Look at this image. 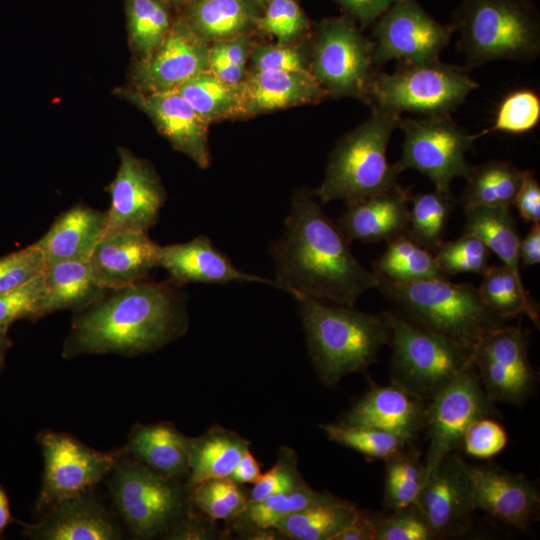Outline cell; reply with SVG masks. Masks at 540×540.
<instances>
[{
    "label": "cell",
    "instance_id": "1",
    "mask_svg": "<svg viewBox=\"0 0 540 540\" xmlns=\"http://www.w3.org/2000/svg\"><path fill=\"white\" fill-rule=\"evenodd\" d=\"M279 289L354 306L377 278L355 258L350 241L312 191H295L282 235L269 247Z\"/></svg>",
    "mask_w": 540,
    "mask_h": 540
},
{
    "label": "cell",
    "instance_id": "2",
    "mask_svg": "<svg viewBox=\"0 0 540 540\" xmlns=\"http://www.w3.org/2000/svg\"><path fill=\"white\" fill-rule=\"evenodd\" d=\"M172 280L148 277L108 291L77 311L64 342L66 359L83 354L113 353L132 357L156 351L188 329L187 297Z\"/></svg>",
    "mask_w": 540,
    "mask_h": 540
},
{
    "label": "cell",
    "instance_id": "3",
    "mask_svg": "<svg viewBox=\"0 0 540 540\" xmlns=\"http://www.w3.org/2000/svg\"><path fill=\"white\" fill-rule=\"evenodd\" d=\"M295 299L311 360L326 385L366 369L389 343L387 311L368 314L354 306H332L309 297Z\"/></svg>",
    "mask_w": 540,
    "mask_h": 540
},
{
    "label": "cell",
    "instance_id": "4",
    "mask_svg": "<svg viewBox=\"0 0 540 540\" xmlns=\"http://www.w3.org/2000/svg\"><path fill=\"white\" fill-rule=\"evenodd\" d=\"M376 278L375 288L394 310L470 350L509 321L491 310L478 287L471 283H454L448 278L396 283L384 277Z\"/></svg>",
    "mask_w": 540,
    "mask_h": 540
},
{
    "label": "cell",
    "instance_id": "5",
    "mask_svg": "<svg viewBox=\"0 0 540 540\" xmlns=\"http://www.w3.org/2000/svg\"><path fill=\"white\" fill-rule=\"evenodd\" d=\"M451 26L470 68L529 62L540 53V15L532 0H460Z\"/></svg>",
    "mask_w": 540,
    "mask_h": 540
},
{
    "label": "cell",
    "instance_id": "6",
    "mask_svg": "<svg viewBox=\"0 0 540 540\" xmlns=\"http://www.w3.org/2000/svg\"><path fill=\"white\" fill-rule=\"evenodd\" d=\"M400 120L397 113L373 107L370 117L336 144L321 185L312 191L322 205L341 200L348 206L398 186L400 173L389 163L387 147Z\"/></svg>",
    "mask_w": 540,
    "mask_h": 540
},
{
    "label": "cell",
    "instance_id": "7",
    "mask_svg": "<svg viewBox=\"0 0 540 540\" xmlns=\"http://www.w3.org/2000/svg\"><path fill=\"white\" fill-rule=\"evenodd\" d=\"M387 312L391 383L428 402L472 364V350L414 323L396 310Z\"/></svg>",
    "mask_w": 540,
    "mask_h": 540
},
{
    "label": "cell",
    "instance_id": "8",
    "mask_svg": "<svg viewBox=\"0 0 540 540\" xmlns=\"http://www.w3.org/2000/svg\"><path fill=\"white\" fill-rule=\"evenodd\" d=\"M478 88L465 68L439 59L401 63L392 73H374L369 100L374 107L397 114L449 115Z\"/></svg>",
    "mask_w": 540,
    "mask_h": 540
},
{
    "label": "cell",
    "instance_id": "9",
    "mask_svg": "<svg viewBox=\"0 0 540 540\" xmlns=\"http://www.w3.org/2000/svg\"><path fill=\"white\" fill-rule=\"evenodd\" d=\"M180 481L167 479L121 450L110 473L109 491L119 515L138 538L168 533L186 514Z\"/></svg>",
    "mask_w": 540,
    "mask_h": 540
},
{
    "label": "cell",
    "instance_id": "10",
    "mask_svg": "<svg viewBox=\"0 0 540 540\" xmlns=\"http://www.w3.org/2000/svg\"><path fill=\"white\" fill-rule=\"evenodd\" d=\"M373 53V40L351 17L326 18L314 33L310 70L327 95L369 100Z\"/></svg>",
    "mask_w": 540,
    "mask_h": 540
},
{
    "label": "cell",
    "instance_id": "11",
    "mask_svg": "<svg viewBox=\"0 0 540 540\" xmlns=\"http://www.w3.org/2000/svg\"><path fill=\"white\" fill-rule=\"evenodd\" d=\"M398 127L404 132L401 158L394 163L398 172L417 170L446 194H452L453 179L468 175L472 166L465 154L484 134L467 132L449 115L401 118Z\"/></svg>",
    "mask_w": 540,
    "mask_h": 540
},
{
    "label": "cell",
    "instance_id": "12",
    "mask_svg": "<svg viewBox=\"0 0 540 540\" xmlns=\"http://www.w3.org/2000/svg\"><path fill=\"white\" fill-rule=\"evenodd\" d=\"M37 442L43 456L42 485L35 504L38 514L52 505L91 490L117 464L121 450L93 449L67 433L42 431Z\"/></svg>",
    "mask_w": 540,
    "mask_h": 540
},
{
    "label": "cell",
    "instance_id": "13",
    "mask_svg": "<svg viewBox=\"0 0 540 540\" xmlns=\"http://www.w3.org/2000/svg\"><path fill=\"white\" fill-rule=\"evenodd\" d=\"M494 414V401L484 390L472 362L427 402L424 480L442 458L460 448L467 428L475 420Z\"/></svg>",
    "mask_w": 540,
    "mask_h": 540
},
{
    "label": "cell",
    "instance_id": "14",
    "mask_svg": "<svg viewBox=\"0 0 540 540\" xmlns=\"http://www.w3.org/2000/svg\"><path fill=\"white\" fill-rule=\"evenodd\" d=\"M372 25L374 64L436 61L454 33L451 24L438 22L417 0H395Z\"/></svg>",
    "mask_w": 540,
    "mask_h": 540
},
{
    "label": "cell",
    "instance_id": "15",
    "mask_svg": "<svg viewBox=\"0 0 540 540\" xmlns=\"http://www.w3.org/2000/svg\"><path fill=\"white\" fill-rule=\"evenodd\" d=\"M529 335L522 325L507 324L473 348L479 379L494 402L522 406L534 392L537 375L529 360Z\"/></svg>",
    "mask_w": 540,
    "mask_h": 540
},
{
    "label": "cell",
    "instance_id": "16",
    "mask_svg": "<svg viewBox=\"0 0 540 540\" xmlns=\"http://www.w3.org/2000/svg\"><path fill=\"white\" fill-rule=\"evenodd\" d=\"M416 505L434 539L466 533L476 510L469 466L455 452L447 454L424 480Z\"/></svg>",
    "mask_w": 540,
    "mask_h": 540
},
{
    "label": "cell",
    "instance_id": "17",
    "mask_svg": "<svg viewBox=\"0 0 540 540\" xmlns=\"http://www.w3.org/2000/svg\"><path fill=\"white\" fill-rule=\"evenodd\" d=\"M118 155L119 168L108 187L111 204L106 211V232H148L166 201L165 188L147 161L126 148H119Z\"/></svg>",
    "mask_w": 540,
    "mask_h": 540
},
{
    "label": "cell",
    "instance_id": "18",
    "mask_svg": "<svg viewBox=\"0 0 540 540\" xmlns=\"http://www.w3.org/2000/svg\"><path fill=\"white\" fill-rule=\"evenodd\" d=\"M208 58L209 45L179 18L161 45L135 64L132 81L136 90L145 93L176 90L208 70Z\"/></svg>",
    "mask_w": 540,
    "mask_h": 540
},
{
    "label": "cell",
    "instance_id": "19",
    "mask_svg": "<svg viewBox=\"0 0 540 540\" xmlns=\"http://www.w3.org/2000/svg\"><path fill=\"white\" fill-rule=\"evenodd\" d=\"M117 94L146 113L176 150L200 168L209 166V124L176 90L145 93L121 89Z\"/></svg>",
    "mask_w": 540,
    "mask_h": 540
},
{
    "label": "cell",
    "instance_id": "20",
    "mask_svg": "<svg viewBox=\"0 0 540 540\" xmlns=\"http://www.w3.org/2000/svg\"><path fill=\"white\" fill-rule=\"evenodd\" d=\"M160 249L147 232H105L88 262L98 284L112 291L147 278L158 267Z\"/></svg>",
    "mask_w": 540,
    "mask_h": 540
},
{
    "label": "cell",
    "instance_id": "21",
    "mask_svg": "<svg viewBox=\"0 0 540 540\" xmlns=\"http://www.w3.org/2000/svg\"><path fill=\"white\" fill-rule=\"evenodd\" d=\"M35 524H24L22 535L35 540H118L123 534L91 490L60 501Z\"/></svg>",
    "mask_w": 540,
    "mask_h": 540
},
{
    "label": "cell",
    "instance_id": "22",
    "mask_svg": "<svg viewBox=\"0 0 540 540\" xmlns=\"http://www.w3.org/2000/svg\"><path fill=\"white\" fill-rule=\"evenodd\" d=\"M474 481L476 509L492 518L526 529L540 503L536 486L524 475L497 466H469Z\"/></svg>",
    "mask_w": 540,
    "mask_h": 540
},
{
    "label": "cell",
    "instance_id": "23",
    "mask_svg": "<svg viewBox=\"0 0 540 540\" xmlns=\"http://www.w3.org/2000/svg\"><path fill=\"white\" fill-rule=\"evenodd\" d=\"M158 267L164 268L170 280L179 286L187 283L259 282L279 289L275 280L241 271L219 251L205 235L161 246Z\"/></svg>",
    "mask_w": 540,
    "mask_h": 540
},
{
    "label": "cell",
    "instance_id": "24",
    "mask_svg": "<svg viewBox=\"0 0 540 540\" xmlns=\"http://www.w3.org/2000/svg\"><path fill=\"white\" fill-rule=\"evenodd\" d=\"M426 407L427 402L393 383L373 386L341 424L378 428L412 442L424 429Z\"/></svg>",
    "mask_w": 540,
    "mask_h": 540
},
{
    "label": "cell",
    "instance_id": "25",
    "mask_svg": "<svg viewBox=\"0 0 540 540\" xmlns=\"http://www.w3.org/2000/svg\"><path fill=\"white\" fill-rule=\"evenodd\" d=\"M239 89L244 116L317 103L327 95L311 70H254Z\"/></svg>",
    "mask_w": 540,
    "mask_h": 540
},
{
    "label": "cell",
    "instance_id": "26",
    "mask_svg": "<svg viewBox=\"0 0 540 540\" xmlns=\"http://www.w3.org/2000/svg\"><path fill=\"white\" fill-rule=\"evenodd\" d=\"M409 197V191L398 185L348 205L337 223L350 242H387L408 229Z\"/></svg>",
    "mask_w": 540,
    "mask_h": 540
},
{
    "label": "cell",
    "instance_id": "27",
    "mask_svg": "<svg viewBox=\"0 0 540 540\" xmlns=\"http://www.w3.org/2000/svg\"><path fill=\"white\" fill-rule=\"evenodd\" d=\"M107 214L86 205H75L59 214L47 232L34 244L41 250L46 266L88 259L106 232Z\"/></svg>",
    "mask_w": 540,
    "mask_h": 540
},
{
    "label": "cell",
    "instance_id": "28",
    "mask_svg": "<svg viewBox=\"0 0 540 540\" xmlns=\"http://www.w3.org/2000/svg\"><path fill=\"white\" fill-rule=\"evenodd\" d=\"M190 438L172 423L136 425L124 450L132 458L161 476L181 481L189 474Z\"/></svg>",
    "mask_w": 540,
    "mask_h": 540
},
{
    "label": "cell",
    "instance_id": "29",
    "mask_svg": "<svg viewBox=\"0 0 540 540\" xmlns=\"http://www.w3.org/2000/svg\"><path fill=\"white\" fill-rule=\"evenodd\" d=\"M184 6L182 20L207 44L250 35L262 13L245 0H189Z\"/></svg>",
    "mask_w": 540,
    "mask_h": 540
},
{
    "label": "cell",
    "instance_id": "30",
    "mask_svg": "<svg viewBox=\"0 0 540 540\" xmlns=\"http://www.w3.org/2000/svg\"><path fill=\"white\" fill-rule=\"evenodd\" d=\"M42 316L57 311L83 310L101 300L108 291L96 281L88 259L67 260L46 266Z\"/></svg>",
    "mask_w": 540,
    "mask_h": 540
},
{
    "label": "cell",
    "instance_id": "31",
    "mask_svg": "<svg viewBox=\"0 0 540 540\" xmlns=\"http://www.w3.org/2000/svg\"><path fill=\"white\" fill-rule=\"evenodd\" d=\"M249 446L247 439L217 425L190 438L186 484L189 490L207 480L230 477Z\"/></svg>",
    "mask_w": 540,
    "mask_h": 540
},
{
    "label": "cell",
    "instance_id": "32",
    "mask_svg": "<svg viewBox=\"0 0 540 540\" xmlns=\"http://www.w3.org/2000/svg\"><path fill=\"white\" fill-rule=\"evenodd\" d=\"M464 233L478 237L523 282L520 271V236L510 207H476L464 210Z\"/></svg>",
    "mask_w": 540,
    "mask_h": 540
},
{
    "label": "cell",
    "instance_id": "33",
    "mask_svg": "<svg viewBox=\"0 0 540 540\" xmlns=\"http://www.w3.org/2000/svg\"><path fill=\"white\" fill-rule=\"evenodd\" d=\"M524 170L514 164L491 160L471 168L460 198L464 210L476 207H510L521 184Z\"/></svg>",
    "mask_w": 540,
    "mask_h": 540
},
{
    "label": "cell",
    "instance_id": "34",
    "mask_svg": "<svg viewBox=\"0 0 540 540\" xmlns=\"http://www.w3.org/2000/svg\"><path fill=\"white\" fill-rule=\"evenodd\" d=\"M360 513L354 504L335 497L285 517L274 529L290 539L333 540Z\"/></svg>",
    "mask_w": 540,
    "mask_h": 540
},
{
    "label": "cell",
    "instance_id": "35",
    "mask_svg": "<svg viewBox=\"0 0 540 540\" xmlns=\"http://www.w3.org/2000/svg\"><path fill=\"white\" fill-rule=\"evenodd\" d=\"M372 272L396 283L448 278L440 271L434 253L418 245L406 233L387 241V248L373 263Z\"/></svg>",
    "mask_w": 540,
    "mask_h": 540
},
{
    "label": "cell",
    "instance_id": "36",
    "mask_svg": "<svg viewBox=\"0 0 540 540\" xmlns=\"http://www.w3.org/2000/svg\"><path fill=\"white\" fill-rule=\"evenodd\" d=\"M176 91L208 124L244 116L239 85L223 82L211 71H203Z\"/></svg>",
    "mask_w": 540,
    "mask_h": 540
},
{
    "label": "cell",
    "instance_id": "37",
    "mask_svg": "<svg viewBox=\"0 0 540 540\" xmlns=\"http://www.w3.org/2000/svg\"><path fill=\"white\" fill-rule=\"evenodd\" d=\"M478 290L484 303L498 315L510 320L525 314L539 327L538 304L505 265L489 266Z\"/></svg>",
    "mask_w": 540,
    "mask_h": 540
},
{
    "label": "cell",
    "instance_id": "38",
    "mask_svg": "<svg viewBox=\"0 0 540 540\" xmlns=\"http://www.w3.org/2000/svg\"><path fill=\"white\" fill-rule=\"evenodd\" d=\"M456 203L452 194L436 189L410 194L406 234L418 245L434 253L443 241L448 219Z\"/></svg>",
    "mask_w": 540,
    "mask_h": 540
},
{
    "label": "cell",
    "instance_id": "39",
    "mask_svg": "<svg viewBox=\"0 0 540 540\" xmlns=\"http://www.w3.org/2000/svg\"><path fill=\"white\" fill-rule=\"evenodd\" d=\"M386 462L383 504L392 511L416 503L424 484L425 468L410 445Z\"/></svg>",
    "mask_w": 540,
    "mask_h": 540
},
{
    "label": "cell",
    "instance_id": "40",
    "mask_svg": "<svg viewBox=\"0 0 540 540\" xmlns=\"http://www.w3.org/2000/svg\"><path fill=\"white\" fill-rule=\"evenodd\" d=\"M333 498L335 496L328 492H318L307 486L257 501L248 500L245 509L236 518L252 529L264 531L275 528L282 519L293 513Z\"/></svg>",
    "mask_w": 540,
    "mask_h": 540
},
{
    "label": "cell",
    "instance_id": "41",
    "mask_svg": "<svg viewBox=\"0 0 540 540\" xmlns=\"http://www.w3.org/2000/svg\"><path fill=\"white\" fill-rule=\"evenodd\" d=\"M125 11L132 47L141 58L150 55L171 28L169 6L161 0H126Z\"/></svg>",
    "mask_w": 540,
    "mask_h": 540
},
{
    "label": "cell",
    "instance_id": "42",
    "mask_svg": "<svg viewBox=\"0 0 540 540\" xmlns=\"http://www.w3.org/2000/svg\"><path fill=\"white\" fill-rule=\"evenodd\" d=\"M327 437L361 453L370 460L386 461L402 451L411 442L388 431L366 426H348L341 423L320 426Z\"/></svg>",
    "mask_w": 540,
    "mask_h": 540
},
{
    "label": "cell",
    "instance_id": "43",
    "mask_svg": "<svg viewBox=\"0 0 540 540\" xmlns=\"http://www.w3.org/2000/svg\"><path fill=\"white\" fill-rule=\"evenodd\" d=\"M190 502L213 520H229L239 516L247 497L231 478L211 479L190 489Z\"/></svg>",
    "mask_w": 540,
    "mask_h": 540
},
{
    "label": "cell",
    "instance_id": "44",
    "mask_svg": "<svg viewBox=\"0 0 540 540\" xmlns=\"http://www.w3.org/2000/svg\"><path fill=\"white\" fill-rule=\"evenodd\" d=\"M491 254L478 237L464 232L455 240H443L434 252L436 263L446 277L460 273L482 276L489 267Z\"/></svg>",
    "mask_w": 540,
    "mask_h": 540
},
{
    "label": "cell",
    "instance_id": "45",
    "mask_svg": "<svg viewBox=\"0 0 540 540\" xmlns=\"http://www.w3.org/2000/svg\"><path fill=\"white\" fill-rule=\"evenodd\" d=\"M540 119V98L531 89H517L507 94L500 102L493 125L483 131H500L508 134H523L535 128Z\"/></svg>",
    "mask_w": 540,
    "mask_h": 540
},
{
    "label": "cell",
    "instance_id": "46",
    "mask_svg": "<svg viewBox=\"0 0 540 540\" xmlns=\"http://www.w3.org/2000/svg\"><path fill=\"white\" fill-rule=\"evenodd\" d=\"M309 20L297 0H268L257 20L256 30L288 44L309 30Z\"/></svg>",
    "mask_w": 540,
    "mask_h": 540
},
{
    "label": "cell",
    "instance_id": "47",
    "mask_svg": "<svg viewBox=\"0 0 540 540\" xmlns=\"http://www.w3.org/2000/svg\"><path fill=\"white\" fill-rule=\"evenodd\" d=\"M44 296V272L13 290L0 293V326L9 329L15 321L43 317Z\"/></svg>",
    "mask_w": 540,
    "mask_h": 540
},
{
    "label": "cell",
    "instance_id": "48",
    "mask_svg": "<svg viewBox=\"0 0 540 540\" xmlns=\"http://www.w3.org/2000/svg\"><path fill=\"white\" fill-rule=\"evenodd\" d=\"M308 485L303 480L297 468V456L288 447L279 451L276 464L260 478L252 488L249 501H257L267 496L290 492Z\"/></svg>",
    "mask_w": 540,
    "mask_h": 540
},
{
    "label": "cell",
    "instance_id": "49",
    "mask_svg": "<svg viewBox=\"0 0 540 540\" xmlns=\"http://www.w3.org/2000/svg\"><path fill=\"white\" fill-rule=\"evenodd\" d=\"M433 534L416 503L375 518L374 540H431Z\"/></svg>",
    "mask_w": 540,
    "mask_h": 540
},
{
    "label": "cell",
    "instance_id": "50",
    "mask_svg": "<svg viewBox=\"0 0 540 540\" xmlns=\"http://www.w3.org/2000/svg\"><path fill=\"white\" fill-rule=\"evenodd\" d=\"M46 261L33 243L0 258V293L13 290L42 274Z\"/></svg>",
    "mask_w": 540,
    "mask_h": 540
},
{
    "label": "cell",
    "instance_id": "51",
    "mask_svg": "<svg viewBox=\"0 0 540 540\" xmlns=\"http://www.w3.org/2000/svg\"><path fill=\"white\" fill-rule=\"evenodd\" d=\"M507 441V433L500 423L490 417H482L467 428L460 448L473 458L488 459L500 453Z\"/></svg>",
    "mask_w": 540,
    "mask_h": 540
},
{
    "label": "cell",
    "instance_id": "52",
    "mask_svg": "<svg viewBox=\"0 0 540 540\" xmlns=\"http://www.w3.org/2000/svg\"><path fill=\"white\" fill-rule=\"evenodd\" d=\"M254 70L306 71L304 58L299 50L288 44L262 45L251 50Z\"/></svg>",
    "mask_w": 540,
    "mask_h": 540
},
{
    "label": "cell",
    "instance_id": "53",
    "mask_svg": "<svg viewBox=\"0 0 540 540\" xmlns=\"http://www.w3.org/2000/svg\"><path fill=\"white\" fill-rule=\"evenodd\" d=\"M512 205L519 216L527 223L540 221V185L534 173L524 170L521 184L517 190Z\"/></svg>",
    "mask_w": 540,
    "mask_h": 540
},
{
    "label": "cell",
    "instance_id": "54",
    "mask_svg": "<svg viewBox=\"0 0 540 540\" xmlns=\"http://www.w3.org/2000/svg\"><path fill=\"white\" fill-rule=\"evenodd\" d=\"M362 27L372 25L395 0H335Z\"/></svg>",
    "mask_w": 540,
    "mask_h": 540
},
{
    "label": "cell",
    "instance_id": "55",
    "mask_svg": "<svg viewBox=\"0 0 540 540\" xmlns=\"http://www.w3.org/2000/svg\"><path fill=\"white\" fill-rule=\"evenodd\" d=\"M208 70L230 85H239L246 76L245 68L232 63L215 44L209 46Z\"/></svg>",
    "mask_w": 540,
    "mask_h": 540
},
{
    "label": "cell",
    "instance_id": "56",
    "mask_svg": "<svg viewBox=\"0 0 540 540\" xmlns=\"http://www.w3.org/2000/svg\"><path fill=\"white\" fill-rule=\"evenodd\" d=\"M520 264L527 268L540 262V224H532L529 232L519 243Z\"/></svg>",
    "mask_w": 540,
    "mask_h": 540
},
{
    "label": "cell",
    "instance_id": "57",
    "mask_svg": "<svg viewBox=\"0 0 540 540\" xmlns=\"http://www.w3.org/2000/svg\"><path fill=\"white\" fill-rule=\"evenodd\" d=\"M249 35H244L231 40L215 42L217 48L235 65L245 68L246 62L250 57Z\"/></svg>",
    "mask_w": 540,
    "mask_h": 540
},
{
    "label": "cell",
    "instance_id": "58",
    "mask_svg": "<svg viewBox=\"0 0 540 540\" xmlns=\"http://www.w3.org/2000/svg\"><path fill=\"white\" fill-rule=\"evenodd\" d=\"M375 518L361 511L359 516L340 531L333 540H374Z\"/></svg>",
    "mask_w": 540,
    "mask_h": 540
},
{
    "label": "cell",
    "instance_id": "59",
    "mask_svg": "<svg viewBox=\"0 0 540 540\" xmlns=\"http://www.w3.org/2000/svg\"><path fill=\"white\" fill-rule=\"evenodd\" d=\"M261 474L262 473L259 462L248 449L241 457L239 463L237 464L229 478H231L238 484H254L258 481Z\"/></svg>",
    "mask_w": 540,
    "mask_h": 540
},
{
    "label": "cell",
    "instance_id": "60",
    "mask_svg": "<svg viewBox=\"0 0 540 540\" xmlns=\"http://www.w3.org/2000/svg\"><path fill=\"white\" fill-rule=\"evenodd\" d=\"M14 521L9 507V500L3 487L0 485V538L6 528Z\"/></svg>",
    "mask_w": 540,
    "mask_h": 540
},
{
    "label": "cell",
    "instance_id": "61",
    "mask_svg": "<svg viewBox=\"0 0 540 540\" xmlns=\"http://www.w3.org/2000/svg\"><path fill=\"white\" fill-rule=\"evenodd\" d=\"M10 346L8 329L0 326V370L4 367L6 352Z\"/></svg>",
    "mask_w": 540,
    "mask_h": 540
},
{
    "label": "cell",
    "instance_id": "62",
    "mask_svg": "<svg viewBox=\"0 0 540 540\" xmlns=\"http://www.w3.org/2000/svg\"><path fill=\"white\" fill-rule=\"evenodd\" d=\"M168 6H182L185 5L189 0H161Z\"/></svg>",
    "mask_w": 540,
    "mask_h": 540
},
{
    "label": "cell",
    "instance_id": "63",
    "mask_svg": "<svg viewBox=\"0 0 540 540\" xmlns=\"http://www.w3.org/2000/svg\"><path fill=\"white\" fill-rule=\"evenodd\" d=\"M245 1H248V2L256 5L257 7H259L263 11V9L265 8L268 0H245Z\"/></svg>",
    "mask_w": 540,
    "mask_h": 540
}]
</instances>
